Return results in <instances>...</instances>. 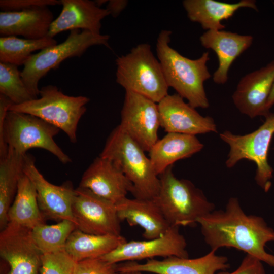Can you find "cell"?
<instances>
[{"label": "cell", "mask_w": 274, "mask_h": 274, "mask_svg": "<svg viewBox=\"0 0 274 274\" xmlns=\"http://www.w3.org/2000/svg\"><path fill=\"white\" fill-rule=\"evenodd\" d=\"M23 172L35 187L39 206L43 215L59 222L69 220L76 225L72 212L75 189L72 183L66 182L60 186L51 184L38 169L34 158L28 154Z\"/></svg>", "instance_id": "14"}, {"label": "cell", "mask_w": 274, "mask_h": 274, "mask_svg": "<svg viewBox=\"0 0 274 274\" xmlns=\"http://www.w3.org/2000/svg\"><path fill=\"white\" fill-rule=\"evenodd\" d=\"M274 83V60L243 77L232 94L233 102L242 114L251 118L269 113L267 103Z\"/></svg>", "instance_id": "17"}, {"label": "cell", "mask_w": 274, "mask_h": 274, "mask_svg": "<svg viewBox=\"0 0 274 274\" xmlns=\"http://www.w3.org/2000/svg\"><path fill=\"white\" fill-rule=\"evenodd\" d=\"M274 105V83L272 89L268 99L267 103V110L269 111L270 109Z\"/></svg>", "instance_id": "36"}, {"label": "cell", "mask_w": 274, "mask_h": 274, "mask_svg": "<svg viewBox=\"0 0 274 274\" xmlns=\"http://www.w3.org/2000/svg\"><path fill=\"white\" fill-rule=\"evenodd\" d=\"M118 125L145 151L149 152L158 140L160 122L158 104L138 93L125 91Z\"/></svg>", "instance_id": "11"}, {"label": "cell", "mask_w": 274, "mask_h": 274, "mask_svg": "<svg viewBox=\"0 0 274 274\" xmlns=\"http://www.w3.org/2000/svg\"><path fill=\"white\" fill-rule=\"evenodd\" d=\"M157 104L160 126L167 133L196 135L217 132L211 117L200 115L177 93L168 94Z\"/></svg>", "instance_id": "16"}, {"label": "cell", "mask_w": 274, "mask_h": 274, "mask_svg": "<svg viewBox=\"0 0 274 274\" xmlns=\"http://www.w3.org/2000/svg\"><path fill=\"white\" fill-rule=\"evenodd\" d=\"M143 148L118 125L108 136L100 156L114 162L133 185L134 198L154 199L160 179Z\"/></svg>", "instance_id": "3"}, {"label": "cell", "mask_w": 274, "mask_h": 274, "mask_svg": "<svg viewBox=\"0 0 274 274\" xmlns=\"http://www.w3.org/2000/svg\"><path fill=\"white\" fill-rule=\"evenodd\" d=\"M79 187L117 204L132 193L133 185L111 160L99 156L84 172Z\"/></svg>", "instance_id": "18"}, {"label": "cell", "mask_w": 274, "mask_h": 274, "mask_svg": "<svg viewBox=\"0 0 274 274\" xmlns=\"http://www.w3.org/2000/svg\"><path fill=\"white\" fill-rule=\"evenodd\" d=\"M27 154H20L8 148L0 157V229L8 223V213L16 196L18 181L23 173Z\"/></svg>", "instance_id": "27"}, {"label": "cell", "mask_w": 274, "mask_h": 274, "mask_svg": "<svg viewBox=\"0 0 274 274\" xmlns=\"http://www.w3.org/2000/svg\"><path fill=\"white\" fill-rule=\"evenodd\" d=\"M62 10L51 24L47 37L54 38L66 30H87L100 33L101 21L110 15L106 9L89 0H61Z\"/></svg>", "instance_id": "19"}, {"label": "cell", "mask_w": 274, "mask_h": 274, "mask_svg": "<svg viewBox=\"0 0 274 274\" xmlns=\"http://www.w3.org/2000/svg\"><path fill=\"white\" fill-rule=\"evenodd\" d=\"M61 130L31 114L9 111L5 119L0 120V157L8 148L25 155L29 149H45L62 163L72 161L54 140Z\"/></svg>", "instance_id": "5"}, {"label": "cell", "mask_w": 274, "mask_h": 274, "mask_svg": "<svg viewBox=\"0 0 274 274\" xmlns=\"http://www.w3.org/2000/svg\"><path fill=\"white\" fill-rule=\"evenodd\" d=\"M199 40L203 47L214 51L218 57V66L213 74V81L217 84H224L228 81L231 65L251 46L253 38L224 29L210 30L202 33Z\"/></svg>", "instance_id": "20"}, {"label": "cell", "mask_w": 274, "mask_h": 274, "mask_svg": "<svg viewBox=\"0 0 274 274\" xmlns=\"http://www.w3.org/2000/svg\"><path fill=\"white\" fill-rule=\"evenodd\" d=\"M21 71L14 64L0 62V94L19 105L35 99L26 87Z\"/></svg>", "instance_id": "30"}, {"label": "cell", "mask_w": 274, "mask_h": 274, "mask_svg": "<svg viewBox=\"0 0 274 274\" xmlns=\"http://www.w3.org/2000/svg\"><path fill=\"white\" fill-rule=\"evenodd\" d=\"M173 167L159 176L160 189L154 200L171 226L194 225L214 211L215 205L190 181L178 178Z\"/></svg>", "instance_id": "4"}, {"label": "cell", "mask_w": 274, "mask_h": 274, "mask_svg": "<svg viewBox=\"0 0 274 274\" xmlns=\"http://www.w3.org/2000/svg\"><path fill=\"white\" fill-rule=\"evenodd\" d=\"M172 31L162 30L157 39L156 51L168 87L187 100L194 108L209 107L204 83L211 77L207 64L209 53L198 58L186 57L169 45Z\"/></svg>", "instance_id": "2"}, {"label": "cell", "mask_w": 274, "mask_h": 274, "mask_svg": "<svg viewBox=\"0 0 274 274\" xmlns=\"http://www.w3.org/2000/svg\"><path fill=\"white\" fill-rule=\"evenodd\" d=\"M203 148V144L196 135L167 133L151 148L149 158L159 176L175 162L191 157Z\"/></svg>", "instance_id": "23"}, {"label": "cell", "mask_w": 274, "mask_h": 274, "mask_svg": "<svg viewBox=\"0 0 274 274\" xmlns=\"http://www.w3.org/2000/svg\"><path fill=\"white\" fill-rule=\"evenodd\" d=\"M116 82L158 103L167 95L168 86L162 67L147 43H142L116 59Z\"/></svg>", "instance_id": "6"}, {"label": "cell", "mask_w": 274, "mask_h": 274, "mask_svg": "<svg viewBox=\"0 0 274 274\" xmlns=\"http://www.w3.org/2000/svg\"><path fill=\"white\" fill-rule=\"evenodd\" d=\"M8 223L31 230L45 223L35 187L24 172L19 178L17 193L8 211Z\"/></svg>", "instance_id": "25"}, {"label": "cell", "mask_w": 274, "mask_h": 274, "mask_svg": "<svg viewBox=\"0 0 274 274\" xmlns=\"http://www.w3.org/2000/svg\"><path fill=\"white\" fill-rule=\"evenodd\" d=\"M188 18L198 23L206 31L223 30L222 21L231 17L242 8H249L258 11L255 0H241L229 3L214 0H184L182 2Z\"/></svg>", "instance_id": "24"}, {"label": "cell", "mask_w": 274, "mask_h": 274, "mask_svg": "<svg viewBox=\"0 0 274 274\" xmlns=\"http://www.w3.org/2000/svg\"><path fill=\"white\" fill-rule=\"evenodd\" d=\"M39 98L19 105L9 111L36 116L63 131L70 141L76 143L78 124L86 111L90 99L85 96H69L54 85L40 89Z\"/></svg>", "instance_id": "8"}, {"label": "cell", "mask_w": 274, "mask_h": 274, "mask_svg": "<svg viewBox=\"0 0 274 274\" xmlns=\"http://www.w3.org/2000/svg\"><path fill=\"white\" fill-rule=\"evenodd\" d=\"M187 243L179 226H171L163 235L145 241H131L123 243L110 253L98 258L111 264L122 261H135L176 256L188 258Z\"/></svg>", "instance_id": "13"}, {"label": "cell", "mask_w": 274, "mask_h": 274, "mask_svg": "<svg viewBox=\"0 0 274 274\" xmlns=\"http://www.w3.org/2000/svg\"><path fill=\"white\" fill-rule=\"evenodd\" d=\"M128 3L126 0L108 1L106 9L109 12L110 15L116 18L124 10Z\"/></svg>", "instance_id": "35"}, {"label": "cell", "mask_w": 274, "mask_h": 274, "mask_svg": "<svg viewBox=\"0 0 274 274\" xmlns=\"http://www.w3.org/2000/svg\"><path fill=\"white\" fill-rule=\"evenodd\" d=\"M127 242L121 235H94L76 229L65 244V251L76 262L99 258Z\"/></svg>", "instance_id": "26"}, {"label": "cell", "mask_w": 274, "mask_h": 274, "mask_svg": "<svg viewBox=\"0 0 274 274\" xmlns=\"http://www.w3.org/2000/svg\"><path fill=\"white\" fill-rule=\"evenodd\" d=\"M77 228L75 223L62 220L53 225L40 224L31 229L32 236L43 255L64 249L67 239Z\"/></svg>", "instance_id": "29"}, {"label": "cell", "mask_w": 274, "mask_h": 274, "mask_svg": "<svg viewBox=\"0 0 274 274\" xmlns=\"http://www.w3.org/2000/svg\"><path fill=\"white\" fill-rule=\"evenodd\" d=\"M262 263L257 258L247 254L234 271L231 272L221 271L217 274H266Z\"/></svg>", "instance_id": "34"}, {"label": "cell", "mask_w": 274, "mask_h": 274, "mask_svg": "<svg viewBox=\"0 0 274 274\" xmlns=\"http://www.w3.org/2000/svg\"><path fill=\"white\" fill-rule=\"evenodd\" d=\"M61 5L58 0H1L2 11H18L38 7Z\"/></svg>", "instance_id": "33"}, {"label": "cell", "mask_w": 274, "mask_h": 274, "mask_svg": "<svg viewBox=\"0 0 274 274\" xmlns=\"http://www.w3.org/2000/svg\"><path fill=\"white\" fill-rule=\"evenodd\" d=\"M108 35L95 33L87 30H73L64 41L33 54L23 65L21 75L28 90L33 97L39 95L40 80L64 60L80 57L90 47L104 45L111 49Z\"/></svg>", "instance_id": "7"}, {"label": "cell", "mask_w": 274, "mask_h": 274, "mask_svg": "<svg viewBox=\"0 0 274 274\" xmlns=\"http://www.w3.org/2000/svg\"><path fill=\"white\" fill-rule=\"evenodd\" d=\"M54 20L48 7L1 11L0 35L1 37L22 36L27 39H41L47 37Z\"/></svg>", "instance_id": "22"}, {"label": "cell", "mask_w": 274, "mask_h": 274, "mask_svg": "<svg viewBox=\"0 0 274 274\" xmlns=\"http://www.w3.org/2000/svg\"><path fill=\"white\" fill-rule=\"evenodd\" d=\"M121 221L130 226H139L143 237L151 239L163 235L171 227L154 199L125 198L116 204Z\"/></svg>", "instance_id": "21"}, {"label": "cell", "mask_w": 274, "mask_h": 274, "mask_svg": "<svg viewBox=\"0 0 274 274\" xmlns=\"http://www.w3.org/2000/svg\"><path fill=\"white\" fill-rule=\"evenodd\" d=\"M77 229L94 235H121L120 222L116 204L78 187L72 204Z\"/></svg>", "instance_id": "10"}, {"label": "cell", "mask_w": 274, "mask_h": 274, "mask_svg": "<svg viewBox=\"0 0 274 274\" xmlns=\"http://www.w3.org/2000/svg\"><path fill=\"white\" fill-rule=\"evenodd\" d=\"M76 263L65 249L44 254L40 274H74Z\"/></svg>", "instance_id": "31"}, {"label": "cell", "mask_w": 274, "mask_h": 274, "mask_svg": "<svg viewBox=\"0 0 274 274\" xmlns=\"http://www.w3.org/2000/svg\"><path fill=\"white\" fill-rule=\"evenodd\" d=\"M119 274H143L142 272L140 271H128L124 272H120Z\"/></svg>", "instance_id": "38"}, {"label": "cell", "mask_w": 274, "mask_h": 274, "mask_svg": "<svg viewBox=\"0 0 274 274\" xmlns=\"http://www.w3.org/2000/svg\"><path fill=\"white\" fill-rule=\"evenodd\" d=\"M219 135L229 146L226 166L233 167L242 159L254 162L257 166L255 181L265 192H268L273 172L268 162V154L274 135V114L270 113L263 123L251 133L241 135L226 130Z\"/></svg>", "instance_id": "9"}, {"label": "cell", "mask_w": 274, "mask_h": 274, "mask_svg": "<svg viewBox=\"0 0 274 274\" xmlns=\"http://www.w3.org/2000/svg\"><path fill=\"white\" fill-rule=\"evenodd\" d=\"M57 44L54 38L49 37L38 40L22 39L16 36L1 37L0 62L18 66L24 65L33 52Z\"/></svg>", "instance_id": "28"}, {"label": "cell", "mask_w": 274, "mask_h": 274, "mask_svg": "<svg viewBox=\"0 0 274 274\" xmlns=\"http://www.w3.org/2000/svg\"><path fill=\"white\" fill-rule=\"evenodd\" d=\"M42 254L31 230L8 223L0 234V256L6 264L2 274H40Z\"/></svg>", "instance_id": "12"}, {"label": "cell", "mask_w": 274, "mask_h": 274, "mask_svg": "<svg viewBox=\"0 0 274 274\" xmlns=\"http://www.w3.org/2000/svg\"><path fill=\"white\" fill-rule=\"evenodd\" d=\"M273 4H274V3H273Z\"/></svg>", "instance_id": "39"}, {"label": "cell", "mask_w": 274, "mask_h": 274, "mask_svg": "<svg viewBox=\"0 0 274 274\" xmlns=\"http://www.w3.org/2000/svg\"><path fill=\"white\" fill-rule=\"evenodd\" d=\"M211 250L205 255L194 259L172 256L159 260L147 259L144 263L128 261L117 264L118 273L128 271L148 272L155 274H216L230 267L228 258Z\"/></svg>", "instance_id": "15"}, {"label": "cell", "mask_w": 274, "mask_h": 274, "mask_svg": "<svg viewBox=\"0 0 274 274\" xmlns=\"http://www.w3.org/2000/svg\"><path fill=\"white\" fill-rule=\"evenodd\" d=\"M96 5L99 7H100L103 4L108 3V1L107 0H96L94 1Z\"/></svg>", "instance_id": "37"}, {"label": "cell", "mask_w": 274, "mask_h": 274, "mask_svg": "<svg viewBox=\"0 0 274 274\" xmlns=\"http://www.w3.org/2000/svg\"><path fill=\"white\" fill-rule=\"evenodd\" d=\"M204 239L211 250L234 248L274 268V254L265 247L274 241V230L260 216L247 215L238 199H229L224 210H214L199 218Z\"/></svg>", "instance_id": "1"}, {"label": "cell", "mask_w": 274, "mask_h": 274, "mask_svg": "<svg viewBox=\"0 0 274 274\" xmlns=\"http://www.w3.org/2000/svg\"><path fill=\"white\" fill-rule=\"evenodd\" d=\"M117 265L98 258L87 259L77 262L74 274H118Z\"/></svg>", "instance_id": "32"}]
</instances>
